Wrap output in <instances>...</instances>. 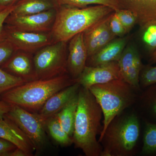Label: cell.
<instances>
[{
    "instance_id": "cell-12",
    "label": "cell",
    "mask_w": 156,
    "mask_h": 156,
    "mask_svg": "<svg viewBox=\"0 0 156 156\" xmlns=\"http://www.w3.org/2000/svg\"><path fill=\"white\" fill-rule=\"evenodd\" d=\"M109 15L83 32L84 44L87 48L88 57L97 53L116 37L112 33L109 26Z\"/></svg>"
},
{
    "instance_id": "cell-32",
    "label": "cell",
    "mask_w": 156,
    "mask_h": 156,
    "mask_svg": "<svg viewBox=\"0 0 156 156\" xmlns=\"http://www.w3.org/2000/svg\"><path fill=\"white\" fill-rule=\"evenodd\" d=\"M17 147L11 142L0 138V156H10Z\"/></svg>"
},
{
    "instance_id": "cell-36",
    "label": "cell",
    "mask_w": 156,
    "mask_h": 156,
    "mask_svg": "<svg viewBox=\"0 0 156 156\" xmlns=\"http://www.w3.org/2000/svg\"><path fill=\"white\" fill-rule=\"evenodd\" d=\"M150 62L152 63H156V49L151 53Z\"/></svg>"
},
{
    "instance_id": "cell-6",
    "label": "cell",
    "mask_w": 156,
    "mask_h": 156,
    "mask_svg": "<svg viewBox=\"0 0 156 156\" xmlns=\"http://www.w3.org/2000/svg\"><path fill=\"white\" fill-rule=\"evenodd\" d=\"M67 42L53 43L35 53L34 62L37 79H50L68 73Z\"/></svg>"
},
{
    "instance_id": "cell-2",
    "label": "cell",
    "mask_w": 156,
    "mask_h": 156,
    "mask_svg": "<svg viewBox=\"0 0 156 156\" xmlns=\"http://www.w3.org/2000/svg\"><path fill=\"white\" fill-rule=\"evenodd\" d=\"M75 83L68 73L50 79H38L10 89L1 96L0 100L37 113L53 94Z\"/></svg>"
},
{
    "instance_id": "cell-3",
    "label": "cell",
    "mask_w": 156,
    "mask_h": 156,
    "mask_svg": "<svg viewBox=\"0 0 156 156\" xmlns=\"http://www.w3.org/2000/svg\"><path fill=\"white\" fill-rule=\"evenodd\" d=\"M114 11L110 7L102 5L83 8L59 6L50 31L53 43L68 41Z\"/></svg>"
},
{
    "instance_id": "cell-24",
    "label": "cell",
    "mask_w": 156,
    "mask_h": 156,
    "mask_svg": "<svg viewBox=\"0 0 156 156\" xmlns=\"http://www.w3.org/2000/svg\"><path fill=\"white\" fill-rule=\"evenodd\" d=\"M26 82L25 80L12 75L0 67V98L5 92Z\"/></svg>"
},
{
    "instance_id": "cell-15",
    "label": "cell",
    "mask_w": 156,
    "mask_h": 156,
    "mask_svg": "<svg viewBox=\"0 0 156 156\" xmlns=\"http://www.w3.org/2000/svg\"><path fill=\"white\" fill-rule=\"evenodd\" d=\"M0 138L11 142L27 156L34 155L35 148L33 144L16 123L5 115L0 119Z\"/></svg>"
},
{
    "instance_id": "cell-34",
    "label": "cell",
    "mask_w": 156,
    "mask_h": 156,
    "mask_svg": "<svg viewBox=\"0 0 156 156\" xmlns=\"http://www.w3.org/2000/svg\"><path fill=\"white\" fill-rule=\"evenodd\" d=\"M19 1L20 0H0V9L3 10L9 6L14 5Z\"/></svg>"
},
{
    "instance_id": "cell-21",
    "label": "cell",
    "mask_w": 156,
    "mask_h": 156,
    "mask_svg": "<svg viewBox=\"0 0 156 156\" xmlns=\"http://www.w3.org/2000/svg\"><path fill=\"white\" fill-rule=\"evenodd\" d=\"M78 93L60 111L57 115L62 128L72 137L78 105Z\"/></svg>"
},
{
    "instance_id": "cell-9",
    "label": "cell",
    "mask_w": 156,
    "mask_h": 156,
    "mask_svg": "<svg viewBox=\"0 0 156 156\" xmlns=\"http://www.w3.org/2000/svg\"><path fill=\"white\" fill-rule=\"evenodd\" d=\"M57 9L38 14L18 16L10 14L5 24L26 31L44 33L51 31L55 21Z\"/></svg>"
},
{
    "instance_id": "cell-13",
    "label": "cell",
    "mask_w": 156,
    "mask_h": 156,
    "mask_svg": "<svg viewBox=\"0 0 156 156\" xmlns=\"http://www.w3.org/2000/svg\"><path fill=\"white\" fill-rule=\"evenodd\" d=\"M31 53L17 50L1 68L27 81L38 80Z\"/></svg>"
},
{
    "instance_id": "cell-25",
    "label": "cell",
    "mask_w": 156,
    "mask_h": 156,
    "mask_svg": "<svg viewBox=\"0 0 156 156\" xmlns=\"http://www.w3.org/2000/svg\"><path fill=\"white\" fill-rule=\"evenodd\" d=\"M141 29L143 42L152 53L156 49V20L141 28Z\"/></svg>"
},
{
    "instance_id": "cell-20",
    "label": "cell",
    "mask_w": 156,
    "mask_h": 156,
    "mask_svg": "<svg viewBox=\"0 0 156 156\" xmlns=\"http://www.w3.org/2000/svg\"><path fill=\"white\" fill-rule=\"evenodd\" d=\"M41 121L44 124L47 134L58 145L62 147H67L73 144L72 137L62 128L57 113Z\"/></svg>"
},
{
    "instance_id": "cell-1",
    "label": "cell",
    "mask_w": 156,
    "mask_h": 156,
    "mask_svg": "<svg viewBox=\"0 0 156 156\" xmlns=\"http://www.w3.org/2000/svg\"><path fill=\"white\" fill-rule=\"evenodd\" d=\"M78 105L72 136L73 144L87 156H101L102 146L97 140L103 127L102 109L94 95L81 86L78 92Z\"/></svg>"
},
{
    "instance_id": "cell-31",
    "label": "cell",
    "mask_w": 156,
    "mask_h": 156,
    "mask_svg": "<svg viewBox=\"0 0 156 156\" xmlns=\"http://www.w3.org/2000/svg\"><path fill=\"white\" fill-rule=\"evenodd\" d=\"M15 5L9 6L0 11V41L4 40V27L7 17L12 13L15 8Z\"/></svg>"
},
{
    "instance_id": "cell-37",
    "label": "cell",
    "mask_w": 156,
    "mask_h": 156,
    "mask_svg": "<svg viewBox=\"0 0 156 156\" xmlns=\"http://www.w3.org/2000/svg\"><path fill=\"white\" fill-rule=\"evenodd\" d=\"M2 11V10H1V9H0V11Z\"/></svg>"
},
{
    "instance_id": "cell-11",
    "label": "cell",
    "mask_w": 156,
    "mask_h": 156,
    "mask_svg": "<svg viewBox=\"0 0 156 156\" xmlns=\"http://www.w3.org/2000/svg\"><path fill=\"white\" fill-rule=\"evenodd\" d=\"M117 62L123 80L135 90H140L139 77L143 65L135 46L128 43Z\"/></svg>"
},
{
    "instance_id": "cell-27",
    "label": "cell",
    "mask_w": 156,
    "mask_h": 156,
    "mask_svg": "<svg viewBox=\"0 0 156 156\" xmlns=\"http://www.w3.org/2000/svg\"><path fill=\"white\" fill-rule=\"evenodd\" d=\"M115 13L118 19L128 33L136 23V19L134 14L126 9H121L115 11Z\"/></svg>"
},
{
    "instance_id": "cell-33",
    "label": "cell",
    "mask_w": 156,
    "mask_h": 156,
    "mask_svg": "<svg viewBox=\"0 0 156 156\" xmlns=\"http://www.w3.org/2000/svg\"><path fill=\"white\" fill-rule=\"evenodd\" d=\"M12 105L5 101L0 100V119L5 116L11 109Z\"/></svg>"
},
{
    "instance_id": "cell-8",
    "label": "cell",
    "mask_w": 156,
    "mask_h": 156,
    "mask_svg": "<svg viewBox=\"0 0 156 156\" xmlns=\"http://www.w3.org/2000/svg\"><path fill=\"white\" fill-rule=\"evenodd\" d=\"M4 40H7L14 46L17 50L27 53H36L47 45L53 43L50 32L37 33L26 31L5 24Z\"/></svg>"
},
{
    "instance_id": "cell-35",
    "label": "cell",
    "mask_w": 156,
    "mask_h": 156,
    "mask_svg": "<svg viewBox=\"0 0 156 156\" xmlns=\"http://www.w3.org/2000/svg\"><path fill=\"white\" fill-rule=\"evenodd\" d=\"M10 156H27V154L22 150L17 147L10 154Z\"/></svg>"
},
{
    "instance_id": "cell-28",
    "label": "cell",
    "mask_w": 156,
    "mask_h": 156,
    "mask_svg": "<svg viewBox=\"0 0 156 156\" xmlns=\"http://www.w3.org/2000/svg\"><path fill=\"white\" fill-rule=\"evenodd\" d=\"M140 85L146 88L156 83V66H148L142 67L139 77Z\"/></svg>"
},
{
    "instance_id": "cell-29",
    "label": "cell",
    "mask_w": 156,
    "mask_h": 156,
    "mask_svg": "<svg viewBox=\"0 0 156 156\" xmlns=\"http://www.w3.org/2000/svg\"><path fill=\"white\" fill-rule=\"evenodd\" d=\"M17 51L13 44L7 40L0 41V67L8 61Z\"/></svg>"
},
{
    "instance_id": "cell-14",
    "label": "cell",
    "mask_w": 156,
    "mask_h": 156,
    "mask_svg": "<svg viewBox=\"0 0 156 156\" xmlns=\"http://www.w3.org/2000/svg\"><path fill=\"white\" fill-rule=\"evenodd\" d=\"M68 51V73L75 80L82 73L87 64L88 53L83 40V32L69 40Z\"/></svg>"
},
{
    "instance_id": "cell-5",
    "label": "cell",
    "mask_w": 156,
    "mask_h": 156,
    "mask_svg": "<svg viewBox=\"0 0 156 156\" xmlns=\"http://www.w3.org/2000/svg\"><path fill=\"white\" fill-rule=\"evenodd\" d=\"M88 89L94 95L103 112V129L99 140L110 123L135 101V90L123 79L95 84Z\"/></svg>"
},
{
    "instance_id": "cell-17",
    "label": "cell",
    "mask_w": 156,
    "mask_h": 156,
    "mask_svg": "<svg viewBox=\"0 0 156 156\" xmlns=\"http://www.w3.org/2000/svg\"><path fill=\"white\" fill-rule=\"evenodd\" d=\"M121 9L131 11L141 28L156 20V0H116Z\"/></svg>"
},
{
    "instance_id": "cell-19",
    "label": "cell",
    "mask_w": 156,
    "mask_h": 156,
    "mask_svg": "<svg viewBox=\"0 0 156 156\" xmlns=\"http://www.w3.org/2000/svg\"><path fill=\"white\" fill-rule=\"evenodd\" d=\"M59 6L57 0H20L11 14L23 16L38 14L57 9Z\"/></svg>"
},
{
    "instance_id": "cell-10",
    "label": "cell",
    "mask_w": 156,
    "mask_h": 156,
    "mask_svg": "<svg viewBox=\"0 0 156 156\" xmlns=\"http://www.w3.org/2000/svg\"><path fill=\"white\" fill-rule=\"evenodd\" d=\"M118 79H123L118 62L96 66H86L76 83L87 89L95 84H102Z\"/></svg>"
},
{
    "instance_id": "cell-4",
    "label": "cell",
    "mask_w": 156,
    "mask_h": 156,
    "mask_svg": "<svg viewBox=\"0 0 156 156\" xmlns=\"http://www.w3.org/2000/svg\"><path fill=\"white\" fill-rule=\"evenodd\" d=\"M140 133L139 121L136 115L117 116L98 140L103 148L101 156L132 155Z\"/></svg>"
},
{
    "instance_id": "cell-22",
    "label": "cell",
    "mask_w": 156,
    "mask_h": 156,
    "mask_svg": "<svg viewBox=\"0 0 156 156\" xmlns=\"http://www.w3.org/2000/svg\"><path fill=\"white\" fill-rule=\"evenodd\" d=\"M141 152L144 155H156V124L150 123L146 124Z\"/></svg>"
},
{
    "instance_id": "cell-30",
    "label": "cell",
    "mask_w": 156,
    "mask_h": 156,
    "mask_svg": "<svg viewBox=\"0 0 156 156\" xmlns=\"http://www.w3.org/2000/svg\"><path fill=\"white\" fill-rule=\"evenodd\" d=\"M108 23L111 30L116 37H122L127 34L122 24L116 16L115 11L109 16Z\"/></svg>"
},
{
    "instance_id": "cell-7",
    "label": "cell",
    "mask_w": 156,
    "mask_h": 156,
    "mask_svg": "<svg viewBox=\"0 0 156 156\" xmlns=\"http://www.w3.org/2000/svg\"><path fill=\"white\" fill-rule=\"evenodd\" d=\"M16 123L30 140L36 154L41 152L49 144V139L44 124L35 113H32L17 105H12L5 115Z\"/></svg>"
},
{
    "instance_id": "cell-18",
    "label": "cell",
    "mask_w": 156,
    "mask_h": 156,
    "mask_svg": "<svg viewBox=\"0 0 156 156\" xmlns=\"http://www.w3.org/2000/svg\"><path fill=\"white\" fill-rule=\"evenodd\" d=\"M130 38L128 35L114 39L97 53L88 57L86 66H96L118 61Z\"/></svg>"
},
{
    "instance_id": "cell-23",
    "label": "cell",
    "mask_w": 156,
    "mask_h": 156,
    "mask_svg": "<svg viewBox=\"0 0 156 156\" xmlns=\"http://www.w3.org/2000/svg\"><path fill=\"white\" fill-rule=\"evenodd\" d=\"M60 5H67L83 8L89 5H102L110 7L115 11L121 9L116 0H57Z\"/></svg>"
},
{
    "instance_id": "cell-26",
    "label": "cell",
    "mask_w": 156,
    "mask_h": 156,
    "mask_svg": "<svg viewBox=\"0 0 156 156\" xmlns=\"http://www.w3.org/2000/svg\"><path fill=\"white\" fill-rule=\"evenodd\" d=\"M141 96L144 105L156 118V83L151 85Z\"/></svg>"
},
{
    "instance_id": "cell-16",
    "label": "cell",
    "mask_w": 156,
    "mask_h": 156,
    "mask_svg": "<svg viewBox=\"0 0 156 156\" xmlns=\"http://www.w3.org/2000/svg\"><path fill=\"white\" fill-rule=\"evenodd\" d=\"M81 85L77 83L62 89L53 94L47 101L36 114L43 121L58 113L79 92Z\"/></svg>"
}]
</instances>
